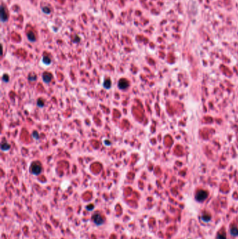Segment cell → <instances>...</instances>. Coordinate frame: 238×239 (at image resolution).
<instances>
[{
  "label": "cell",
  "instance_id": "1",
  "mask_svg": "<svg viewBox=\"0 0 238 239\" xmlns=\"http://www.w3.org/2000/svg\"><path fill=\"white\" fill-rule=\"evenodd\" d=\"M42 171V166L40 162H35L34 163H32L31 166V172L34 175H39Z\"/></svg>",
  "mask_w": 238,
  "mask_h": 239
},
{
  "label": "cell",
  "instance_id": "2",
  "mask_svg": "<svg viewBox=\"0 0 238 239\" xmlns=\"http://www.w3.org/2000/svg\"><path fill=\"white\" fill-rule=\"evenodd\" d=\"M92 220H93L94 223L96 225H97V226L102 225L105 222V220L104 218L103 217V216L99 213H94L93 215H92Z\"/></svg>",
  "mask_w": 238,
  "mask_h": 239
},
{
  "label": "cell",
  "instance_id": "3",
  "mask_svg": "<svg viewBox=\"0 0 238 239\" xmlns=\"http://www.w3.org/2000/svg\"><path fill=\"white\" fill-rule=\"evenodd\" d=\"M208 196V194L206 191L205 190H199L196 194V201L199 202H203L204 201Z\"/></svg>",
  "mask_w": 238,
  "mask_h": 239
},
{
  "label": "cell",
  "instance_id": "4",
  "mask_svg": "<svg viewBox=\"0 0 238 239\" xmlns=\"http://www.w3.org/2000/svg\"><path fill=\"white\" fill-rule=\"evenodd\" d=\"M128 86H129V83L126 79L122 78L118 82V88L121 90H126V88H128Z\"/></svg>",
  "mask_w": 238,
  "mask_h": 239
},
{
  "label": "cell",
  "instance_id": "5",
  "mask_svg": "<svg viewBox=\"0 0 238 239\" xmlns=\"http://www.w3.org/2000/svg\"><path fill=\"white\" fill-rule=\"evenodd\" d=\"M42 78H43V81H44V83H50V81H52V73H49V72H44V73H43Z\"/></svg>",
  "mask_w": 238,
  "mask_h": 239
},
{
  "label": "cell",
  "instance_id": "6",
  "mask_svg": "<svg viewBox=\"0 0 238 239\" xmlns=\"http://www.w3.org/2000/svg\"><path fill=\"white\" fill-rule=\"evenodd\" d=\"M0 15H1V21L2 23H5L8 20V16L6 14V11L4 8V6L2 5L1 6V11H0Z\"/></svg>",
  "mask_w": 238,
  "mask_h": 239
},
{
  "label": "cell",
  "instance_id": "7",
  "mask_svg": "<svg viewBox=\"0 0 238 239\" xmlns=\"http://www.w3.org/2000/svg\"><path fill=\"white\" fill-rule=\"evenodd\" d=\"M27 38L29 39V41L31 42H34L36 41V36H35L34 33L33 32H29V33H27Z\"/></svg>",
  "mask_w": 238,
  "mask_h": 239
},
{
  "label": "cell",
  "instance_id": "8",
  "mask_svg": "<svg viewBox=\"0 0 238 239\" xmlns=\"http://www.w3.org/2000/svg\"><path fill=\"white\" fill-rule=\"evenodd\" d=\"M230 233L232 236H238V228L236 227H233L230 229Z\"/></svg>",
  "mask_w": 238,
  "mask_h": 239
},
{
  "label": "cell",
  "instance_id": "9",
  "mask_svg": "<svg viewBox=\"0 0 238 239\" xmlns=\"http://www.w3.org/2000/svg\"><path fill=\"white\" fill-rule=\"evenodd\" d=\"M111 85H112V83H111V79L107 78L105 80L104 83H103V86H104L105 88H106V89H110L111 87Z\"/></svg>",
  "mask_w": 238,
  "mask_h": 239
},
{
  "label": "cell",
  "instance_id": "10",
  "mask_svg": "<svg viewBox=\"0 0 238 239\" xmlns=\"http://www.w3.org/2000/svg\"><path fill=\"white\" fill-rule=\"evenodd\" d=\"M10 148H11V146H10L8 143H6H6H2L1 148H2V150L3 151H7V150H9Z\"/></svg>",
  "mask_w": 238,
  "mask_h": 239
},
{
  "label": "cell",
  "instance_id": "11",
  "mask_svg": "<svg viewBox=\"0 0 238 239\" xmlns=\"http://www.w3.org/2000/svg\"><path fill=\"white\" fill-rule=\"evenodd\" d=\"M202 220H203L204 222H208L211 220V216L209 215V214L205 213V214H203V215H202Z\"/></svg>",
  "mask_w": 238,
  "mask_h": 239
},
{
  "label": "cell",
  "instance_id": "12",
  "mask_svg": "<svg viewBox=\"0 0 238 239\" xmlns=\"http://www.w3.org/2000/svg\"><path fill=\"white\" fill-rule=\"evenodd\" d=\"M43 62H44V64L48 65V64L51 63V59H50V58L48 57V56H44V57H43Z\"/></svg>",
  "mask_w": 238,
  "mask_h": 239
},
{
  "label": "cell",
  "instance_id": "13",
  "mask_svg": "<svg viewBox=\"0 0 238 239\" xmlns=\"http://www.w3.org/2000/svg\"><path fill=\"white\" fill-rule=\"evenodd\" d=\"M36 78H37V77H36V76L35 75L34 73H33V74H30V75L29 76V77H28L29 81L31 82L36 81Z\"/></svg>",
  "mask_w": 238,
  "mask_h": 239
},
{
  "label": "cell",
  "instance_id": "14",
  "mask_svg": "<svg viewBox=\"0 0 238 239\" xmlns=\"http://www.w3.org/2000/svg\"><path fill=\"white\" fill-rule=\"evenodd\" d=\"M44 104H45V102H44V101L42 99L40 98V99H38V100H37V106H39V107H43V106H44Z\"/></svg>",
  "mask_w": 238,
  "mask_h": 239
},
{
  "label": "cell",
  "instance_id": "15",
  "mask_svg": "<svg viewBox=\"0 0 238 239\" xmlns=\"http://www.w3.org/2000/svg\"><path fill=\"white\" fill-rule=\"evenodd\" d=\"M32 136L33 138H34L35 139H38L39 138V135H38V133L37 131H34L33 133H32Z\"/></svg>",
  "mask_w": 238,
  "mask_h": 239
},
{
  "label": "cell",
  "instance_id": "16",
  "mask_svg": "<svg viewBox=\"0 0 238 239\" xmlns=\"http://www.w3.org/2000/svg\"><path fill=\"white\" fill-rule=\"evenodd\" d=\"M2 80L4 82H9V76H8V74H4L3 77H2Z\"/></svg>",
  "mask_w": 238,
  "mask_h": 239
},
{
  "label": "cell",
  "instance_id": "17",
  "mask_svg": "<svg viewBox=\"0 0 238 239\" xmlns=\"http://www.w3.org/2000/svg\"><path fill=\"white\" fill-rule=\"evenodd\" d=\"M43 11L45 13H46V14H50V10L49 8H48L46 6H45L43 8Z\"/></svg>",
  "mask_w": 238,
  "mask_h": 239
},
{
  "label": "cell",
  "instance_id": "18",
  "mask_svg": "<svg viewBox=\"0 0 238 239\" xmlns=\"http://www.w3.org/2000/svg\"><path fill=\"white\" fill-rule=\"evenodd\" d=\"M86 208H87V210H94V206L93 204H90V205H88V206H86Z\"/></svg>",
  "mask_w": 238,
  "mask_h": 239
},
{
  "label": "cell",
  "instance_id": "19",
  "mask_svg": "<svg viewBox=\"0 0 238 239\" xmlns=\"http://www.w3.org/2000/svg\"><path fill=\"white\" fill-rule=\"evenodd\" d=\"M217 239H227V238H226V236H225V235L219 233V234H218L217 235Z\"/></svg>",
  "mask_w": 238,
  "mask_h": 239
}]
</instances>
